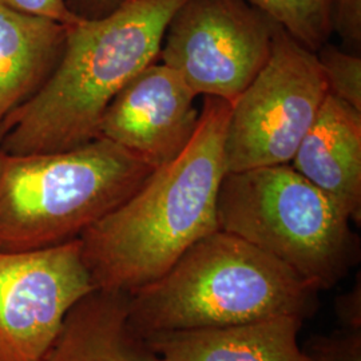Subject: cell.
I'll return each instance as SVG.
<instances>
[{
  "label": "cell",
  "instance_id": "1",
  "mask_svg": "<svg viewBox=\"0 0 361 361\" xmlns=\"http://www.w3.org/2000/svg\"><path fill=\"white\" fill-rule=\"evenodd\" d=\"M231 110L232 104L204 97L198 128L182 153L154 169L129 198L79 237L95 288L131 295L219 231Z\"/></svg>",
  "mask_w": 361,
  "mask_h": 361
},
{
  "label": "cell",
  "instance_id": "2",
  "mask_svg": "<svg viewBox=\"0 0 361 361\" xmlns=\"http://www.w3.org/2000/svg\"><path fill=\"white\" fill-rule=\"evenodd\" d=\"M188 0H128L98 19L67 27L51 75L0 125V150L62 152L98 138L106 109L157 62L174 13Z\"/></svg>",
  "mask_w": 361,
  "mask_h": 361
},
{
  "label": "cell",
  "instance_id": "3",
  "mask_svg": "<svg viewBox=\"0 0 361 361\" xmlns=\"http://www.w3.org/2000/svg\"><path fill=\"white\" fill-rule=\"evenodd\" d=\"M317 295L281 261L217 231L129 295L130 324L146 338L281 316L307 320L317 310Z\"/></svg>",
  "mask_w": 361,
  "mask_h": 361
},
{
  "label": "cell",
  "instance_id": "4",
  "mask_svg": "<svg viewBox=\"0 0 361 361\" xmlns=\"http://www.w3.org/2000/svg\"><path fill=\"white\" fill-rule=\"evenodd\" d=\"M152 171L104 138L51 153L0 150V250H37L77 240Z\"/></svg>",
  "mask_w": 361,
  "mask_h": 361
},
{
  "label": "cell",
  "instance_id": "5",
  "mask_svg": "<svg viewBox=\"0 0 361 361\" xmlns=\"http://www.w3.org/2000/svg\"><path fill=\"white\" fill-rule=\"evenodd\" d=\"M217 222L219 231L281 261L317 292L332 289L360 259L347 213L290 164L226 173Z\"/></svg>",
  "mask_w": 361,
  "mask_h": 361
},
{
  "label": "cell",
  "instance_id": "6",
  "mask_svg": "<svg viewBox=\"0 0 361 361\" xmlns=\"http://www.w3.org/2000/svg\"><path fill=\"white\" fill-rule=\"evenodd\" d=\"M326 95L316 52L276 25L267 63L232 104L228 173L290 164Z\"/></svg>",
  "mask_w": 361,
  "mask_h": 361
},
{
  "label": "cell",
  "instance_id": "7",
  "mask_svg": "<svg viewBox=\"0 0 361 361\" xmlns=\"http://www.w3.org/2000/svg\"><path fill=\"white\" fill-rule=\"evenodd\" d=\"M276 25L246 0H188L171 18L158 59L197 97L233 104L267 63Z\"/></svg>",
  "mask_w": 361,
  "mask_h": 361
},
{
  "label": "cell",
  "instance_id": "8",
  "mask_svg": "<svg viewBox=\"0 0 361 361\" xmlns=\"http://www.w3.org/2000/svg\"><path fill=\"white\" fill-rule=\"evenodd\" d=\"M94 289L79 238L0 250V361H44L68 310Z\"/></svg>",
  "mask_w": 361,
  "mask_h": 361
},
{
  "label": "cell",
  "instance_id": "9",
  "mask_svg": "<svg viewBox=\"0 0 361 361\" xmlns=\"http://www.w3.org/2000/svg\"><path fill=\"white\" fill-rule=\"evenodd\" d=\"M195 99L177 71L154 62L109 104L98 138L119 145L154 170L192 141L201 114Z\"/></svg>",
  "mask_w": 361,
  "mask_h": 361
},
{
  "label": "cell",
  "instance_id": "10",
  "mask_svg": "<svg viewBox=\"0 0 361 361\" xmlns=\"http://www.w3.org/2000/svg\"><path fill=\"white\" fill-rule=\"evenodd\" d=\"M290 166L361 222V111L328 94Z\"/></svg>",
  "mask_w": 361,
  "mask_h": 361
},
{
  "label": "cell",
  "instance_id": "11",
  "mask_svg": "<svg viewBox=\"0 0 361 361\" xmlns=\"http://www.w3.org/2000/svg\"><path fill=\"white\" fill-rule=\"evenodd\" d=\"M304 320L281 316L252 323L146 337L159 361H308L298 343Z\"/></svg>",
  "mask_w": 361,
  "mask_h": 361
},
{
  "label": "cell",
  "instance_id": "12",
  "mask_svg": "<svg viewBox=\"0 0 361 361\" xmlns=\"http://www.w3.org/2000/svg\"><path fill=\"white\" fill-rule=\"evenodd\" d=\"M44 361H159L130 324L129 295L95 288L66 314Z\"/></svg>",
  "mask_w": 361,
  "mask_h": 361
},
{
  "label": "cell",
  "instance_id": "13",
  "mask_svg": "<svg viewBox=\"0 0 361 361\" xmlns=\"http://www.w3.org/2000/svg\"><path fill=\"white\" fill-rule=\"evenodd\" d=\"M66 35L65 25L0 4V125L51 75Z\"/></svg>",
  "mask_w": 361,
  "mask_h": 361
},
{
  "label": "cell",
  "instance_id": "14",
  "mask_svg": "<svg viewBox=\"0 0 361 361\" xmlns=\"http://www.w3.org/2000/svg\"><path fill=\"white\" fill-rule=\"evenodd\" d=\"M310 51H317L332 37L331 0H246Z\"/></svg>",
  "mask_w": 361,
  "mask_h": 361
},
{
  "label": "cell",
  "instance_id": "15",
  "mask_svg": "<svg viewBox=\"0 0 361 361\" xmlns=\"http://www.w3.org/2000/svg\"><path fill=\"white\" fill-rule=\"evenodd\" d=\"M328 94L361 111V55L326 42L317 51Z\"/></svg>",
  "mask_w": 361,
  "mask_h": 361
},
{
  "label": "cell",
  "instance_id": "16",
  "mask_svg": "<svg viewBox=\"0 0 361 361\" xmlns=\"http://www.w3.org/2000/svg\"><path fill=\"white\" fill-rule=\"evenodd\" d=\"M302 350L308 361H361V332L340 329L313 336Z\"/></svg>",
  "mask_w": 361,
  "mask_h": 361
},
{
  "label": "cell",
  "instance_id": "17",
  "mask_svg": "<svg viewBox=\"0 0 361 361\" xmlns=\"http://www.w3.org/2000/svg\"><path fill=\"white\" fill-rule=\"evenodd\" d=\"M329 25L345 51L361 52V0H331Z\"/></svg>",
  "mask_w": 361,
  "mask_h": 361
},
{
  "label": "cell",
  "instance_id": "18",
  "mask_svg": "<svg viewBox=\"0 0 361 361\" xmlns=\"http://www.w3.org/2000/svg\"><path fill=\"white\" fill-rule=\"evenodd\" d=\"M0 4L18 13L46 18L67 27L80 20V18L70 11L66 0H0Z\"/></svg>",
  "mask_w": 361,
  "mask_h": 361
},
{
  "label": "cell",
  "instance_id": "19",
  "mask_svg": "<svg viewBox=\"0 0 361 361\" xmlns=\"http://www.w3.org/2000/svg\"><path fill=\"white\" fill-rule=\"evenodd\" d=\"M335 312L341 329L361 332V283L357 277V283L337 296L335 301Z\"/></svg>",
  "mask_w": 361,
  "mask_h": 361
},
{
  "label": "cell",
  "instance_id": "20",
  "mask_svg": "<svg viewBox=\"0 0 361 361\" xmlns=\"http://www.w3.org/2000/svg\"><path fill=\"white\" fill-rule=\"evenodd\" d=\"M128 0H66L70 11L80 19H98L113 13Z\"/></svg>",
  "mask_w": 361,
  "mask_h": 361
}]
</instances>
